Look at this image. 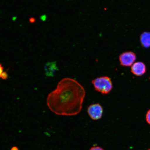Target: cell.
I'll list each match as a JSON object with an SVG mask.
<instances>
[{
	"instance_id": "cell-7",
	"label": "cell",
	"mask_w": 150,
	"mask_h": 150,
	"mask_svg": "<svg viewBox=\"0 0 150 150\" xmlns=\"http://www.w3.org/2000/svg\"><path fill=\"white\" fill-rule=\"evenodd\" d=\"M48 74L50 75H52L56 70H57V67L55 63H50L47 65Z\"/></svg>"
},
{
	"instance_id": "cell-4",
	"label": "cell",
	"mask_w": 150,
	"mask_h": 150,
	"mask_svg": "<svg viewBox=\"0 0 150 150\" xmlns=\"http://www.w3.org/2000/svg\"><path fill=\"white\" fill-rule=\"evenodd\" d=\"M87 112L91 119L94 120H97L101 119L102 117L103 108L100 104L96 103L88 107Z\"/></svg>"
},
{
	"instance_id": "cell-12",
	"label": "cell",
	"mask_w": 150,
	"mask_h": 150,
	"mask_svg": "<svg viewBox=\"0 0 150 150\" xmlns=\"http://www.w3.org/2000/svg\"><path fill=\"white\" fill-rule=\"evenodd\" d=\"M147 150H150V149H148Z\"/></svg>"
},
{
	"instance_id": "cell-5",
	"label": "cell",
	"mask_w": 150,
	"mask_h": 150,
	"mask_svg": "<svg viewBox=\"0 0 150 150\" xmlns=\"http://www.w3.org/2000/svg\"><path fill=\"white\" fill-rule=\"evenodd\" d=\"M147 68L145 63L142 62H135L131 67V71L136 76H140L145 74Z\"/></svg>"
},
{
	"instance_id": "cell-6",
	"label": "cell",
	"mask_w": 150,
	"mask_h": 150,
	"mask_svg": "<svg viewBox=\"0 0 150 150\" xmlns=\"http://www.w3.org/2000/svg\"><path fill=\"white\" fill-rule=\"evenodd\" d=\"M140 42L142 47L145 48L150 47V32H144L140 36Z\"/></svg>"
},
{
	"instance_id": "cell-10",
	"label": "cell",
	"mask_w": 150,
	"mask_h": 150,
	"mask_svg": "<svg viewBox=\"0 0 150 150\" xmlns=\"http://www.w3.org/2000/svg\"><path fill=\"white\" fill-rule=\"evenodd\" d=\"M89 150H104L99 146H96V147H91Z\"/></svg>"
},
{
	"instance_id": "cell-11",
	"label": "cell",
	"mask_w": 150,
	"mask_h": 150,
	"mask_svg": "<svg viewBox=\"0 0 150 150\" xmlns=\"http://www.w3.org/2000/svg\"><path fill=\"white\" fill-rule=\"evenodd\" d=\"M11 150H18V148L16 147H14L12 148Z\"/></svg>"
},
{
	"instance_id": "cell-2",
	"label": "cell",
	"mask_w": 150,
	"mask_h": 150,
	"mask_svg": "<svg viewBox=\"0 0 150 150\" xmlns=\"http://www.w3.org/2000/svg\"><path fill=\"white\" fill-rule=\"evenodd\" d=\"M91 82L96 91L102 94H108L113 88L111 79L108 76L99 77L92 80Z\"/></svg>"
},
{
	"instance_id": "cell-9",
	"label": "cell",
	"mask_w": 150,
	"mask_h": 150,
	"mask_svg": "<svg viewBox=\"0 0 150 150\" xmlns=\"http://www.w3.org/2000/svg\"><path fill=\"white\" fill-rule=\"evenodd\" d=\"M146 119L147 123L150 125V109L148 110L146 114Z\"/></svg>"
},
{
	"instance_id": "cell-1",
	"label": "cell",
	"mask_w": 150,
	"mask_h": 150,
	"mask_svg": "<svg viewBox=\"0 0 150 150\" xmlns=\"http://www.w3.org/2000/svg\"><path fill=\"white\" fill-rule=\"evenodd\" d=\"M85 95V90L79 82L73 79L65 78L48 95L47 105L57 115H76L81 111Z\"/></svg>"
},
{
	"instance_id": "cell-8",
	"label": "cell",
	"mask_w": 150,
	"mask_h": 150,
	"mask_svg": "<svg viewBox=\"0 0 150 150\" xmlns=\"http://www.w3.org/2000/svg\"><path fill=\"white\" fill-rule=\"evenodd\" d=\"M8 77V74L4 71V69L0 63V79H2L3 80H6Z\"/></svg>"
},
{
	"instance_id": "cell-3",
	"label": "cell",
	"mask_w": 150,
	"mask_h": 150,
	"mask_svg": "<svg viewBox=\"0 0 150 150\" xmlns=\"http://www.w3.org/2000/svg\"><path fill=\"white\" fill-rule=\"evenodd\" d=\"M137 56L134 52L127 51L123 52L120 55L119 60L120 64L124 67H130L135 62Z\"/></svg>"
}]
</instances>
